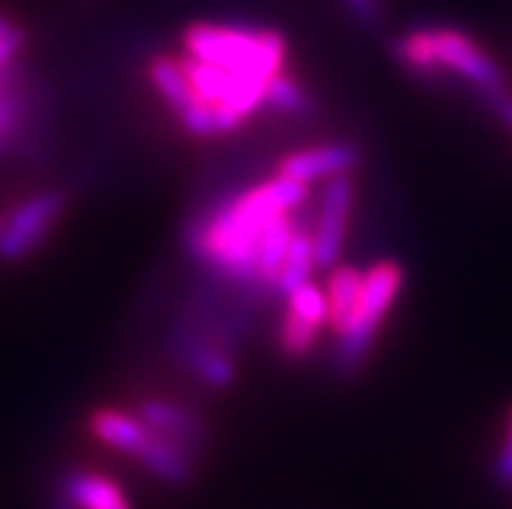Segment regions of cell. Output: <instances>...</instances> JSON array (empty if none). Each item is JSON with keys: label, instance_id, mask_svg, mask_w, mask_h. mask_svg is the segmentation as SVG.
<instances>
[{"label": "cell", "instance_id": "cell-4", "mask_svg": "<svg viewBox=\"0 0 512 509\" xmlns=\"http://www.w3.org/2000/svg\"><path fill=\"white\" fill-rule=\"evenodd\" d=\"M182 42L190 58L227 71L281 73L286 60V39L273 29L193 24Z\"/></svg>", "mask_w": 512, "mask_h": 509}, {"label": "cell", "instance_id": "cell-7", "mask_svg": "<svg viewBox=\"0 0 512 509\" xmlns=\"http://www.w3.org/2000/svg\"><path fill=\"white\" fill-rule=\"evenodd\" d=\"M149 81L156 89V94L164 99V104H167L169 110L175 112L180 125L188 130L190 136H219L214 115L195 99L193 86H190L188 73L182 68L180 58H169V55H156V58H151Z\"/></svg>", "mask_w": 512, "mask_h": 509}, {"label": "cell", "instance_id": "cell-16", "mask_svg": "<svg viewBox=\"0 0 512 509\" xmlns=\"http://www.w3.org/2000/svg\"><path fill=\"white\" fill-rule=\"evenodd\" d=\"M318 325L307 323L305 317L294 315V312L286 310L279 323V348L286 359H305L310 354V348L315 346V338H318Z\"/></svg>", "mask_w": 512, "mask_h": 509}, {"label": "cell", "instance_id": "cell-12", "mask_svg": "<svg viewBox=\"0 0 512 509\" xmlns=\"http://www.w3.org/2000/svg\"><path fill=\"white\" fill-rule=\"evenodd\" d=\"M65 502L73 509H133L125 491L107 476L73 471L63 478Z\"/></svg>", "mask_w": 512, "mask_h": 509}, {"label": "cell", "instance_id": "cell-17", "mask_svg": "<svg viewBox=\"0 0 512 509\" xmlns=\"http://www.w3.org/2000/svg\"><path fill=\"white\" fill-rule=\"evenodd\" d=\"M346 11L359 26L370 29V32H377L385 21V8L383 0H344Z\"/></svg>", "mask_w": 512, "mask_h": 509}, {"label": "cell", "instance_id": "cell-2", "mask_svg": "<svg viewBox=\"0 0 512 509\" xmlns=\"http://www.w3.org/2000/svg\"><path fill=\"white\" fill-rule=\"evenodd\" d=\"M393 58L419 78H435L442 73L461 76L479 91V97L507 89L500 65L458 29H411L393 42Z\"/></svg>", "mask_w": 512, "mask_h": 509}, {"label": "cell", "instance_id": "cell-5", "mask_svg": "<svg viewBox=\"0 0 512 509\" xmlns=\"http://www.w3.org/2000/svg\"><path fill=\"white\" fill-rule=\"evenodd\" d=\"M169 354L208 390H227L237 377V361H234L232 348L208 338L185 317H180L169 333Z\"/></svg>", "mask_w": 512, "mask_h": 509}, {"label": "cell", "instance_id": "cell-1", "mask_svg": "<svg viewBox=\"0 0 512 509\" xmlns=\"http://www.w3.org/2000/svg\"><path fill=\"white\" fill-rule=\"evenodd\" d=\"M307 200V185L286 177H273L245 193L208 203L193 213L182 232V245L201 265L211 284L240 294L253 304L266 289L258 278V250L263 232L273 219L294 213Z\"/></svg>", "mask_w": 512, "mask_h": 509}, {"label": "cell", "instance_id": "cell-15", "mask_svg": "<svg viewBox=\"0 0 512 509\" xmlns=\"http://www.w3.org/2000/svg\"><path fill=\"white\" fill-rule=\"evenodd\" d=\"M263 110L273 112V115L292 117V120H307L315 112L312 97L302 86L294 81L292 76H286L284 71L276 73L271 78V84L266 89V99H263Z\"/></svg>", "mask_w": 512, "mask_h": 509}, {"label": "cell", "instance_id": "cell-19", "mask_svg": "<svg viewBox=\"0 0 512 509\" xmlns=\"http://www.w3.org/2000/svg\"><path fill=\"white\" fill-rule=\"evenodd\" d=\"M16 32V26L11 24V21H6L3 16H0V37H6V34Z\"/></svg>", "mask_w": 512, "mask_h": 509}, {"label": "cell", "instance_id": "cell-9", "mask_svg": "<svg viewBox=\"0 0 512 509\" xmlns=\"http://www.w3.org/2000/svg\"><path fill=\"white\" fill-rule=\"evenodd\" d=\"M136 413L151 432L162 434L169 442L188 450L190 455H195L206 442V424H203L201 416L193 408L175 403V400L149 398L143 400Z\"/></svg>", "mask_w": 512, "mask_h": 509}, {"label": "cell", "instance_id": "cell-3", "mask_svg": "<svg viewBox=\"0 0 512 509\" xmlns=\"http://www.w3.org/2000/svg\"><path fill=\"white\" fill-rule=\"evenodd\" d=\"M403 273L396 260H380L364 273V286L359 294V302L351 312L346 328L338 333L336 351H333V369L344 377L357 374L370 359V351L375 346L377 330L393 310L398 294L403 289Z\"/></svg>", "mask_w": 512, "mask_h": 509}, {"label": "cell", "instance_id": "cell-6", "mask_svg": "<svg viewBox=\"0 0 512 509\" xmlns=\"http://www.w3.org/2000/svg\"><path fill=\"white\" fill-rule=\"evenodd\" d=\"M65 211V195L58 190L50 193H39L21 203L11 213V219L3 226L0 234V260L3 263H19L26 255H32L47 237H50L52 226Z\"/></svg>", "mask_w": 512, "mask_h": 509}, {"label": "cell", "instance_id": "cell-13", "mask_svg": "<svg viewBox=\"0 0 512 509\" xmlns=\"http://www.w3.org/2000/svg\"><path fill=\"white\" fill-rule=\"evenodd\" d=\"M364 286V273L354 265H336L331 268L328 286H325V302H328V328L341 333L349 323L351 312L357 307L359 294Z\"/></svg>", "mask_w": 512, "mask_h": 509}, {"label": "cell", "instance_id": "cell-18", "mask_svg": "<svg viewBox=\"0 0 512 509\" xmlns=\"http://www.w3.org/2000/svg\"><path fill=\"white\" fill-rule=\"evenodd\" d=\"M497 478L502 484H512V411H510V426H507V439L502 447L500 458H497V468H494Z\"/></svg>", "mask_w": 512, "mask_h": 509}, {"label": "cell", "instance_id": "cell-10", "mask_svg": "<svg viewBox=\"0 0 512 509\" xmlns=\"http://www.w3.org/2000/svg\"><path fill=\"white\" fill-rule=\"evenodd\" d=\"M357 164L359 149L354 143H325V146L284 156L276 167V174L307 185V182L331 180L338 174H349Z\"/></svg>", "mask_w": 512, "mask_h": 509}, {"label": "cell", "instance_id": "cell-14", "mask_svg": "<svg viewBox=\"0 0 512 509\" xmlns=\"http://www.w3.org/2000/svg\"><path fill=\"white\" fill-rule=\"evenodd\" d=\"M318 268L315 263V242H312V229L305 224L297 226L294 232L292 245H289V252H286L284 268L279 273V281L273 286V297L286 299L292 291H297L299 286L310 284L312 271Z\"/></svg>", "mask_w": 512, "mask_h": 509}, {"label": "cell", "instance_id": "cell-8", "mask_svg": "<svg viewBox=\"0 0 512 509\" xmlns=\"http://www.w3.org/2000/svg\"><path fill=\"white\" fill-rule=\"evenodd\" d=\"M351 208H354V180L349 174H338L328 180L315 226H312V242H315V263L323 271L336 268L349 234Z\"/></svg>", "mask_w": 512, "mask_h": 509}, {"label": "cell", "instance_id": "cell-11", "mask_svg": "<svg viewBox=\"0 0 512 509\" xmlns=\"http://www.w3.org/2000/svg\"><path fill=\"white\" fill-rule=\"evenodd\" d=\"M89 429L99 442L138 460L141 465L149 458L156 442V432H151L149 426L138 419V413H125L117 408H97L91 413Z\"/></svg>", "mask_w": 512, "mask_h": 509}, {"label": "cell", "instance_id": "cell-20", "mask_svg": "<svg viewBox=\"0 0 512 509\" xmlns=\"http://www.w3.org/2000/svg\"><path fill=\"white\" fill-rule=\"evenodd\" d=\"M3 226H6V221H0V234H3Z\"/></svg>", "mask_w": 512, "mask_h": 509}]
</instances>
